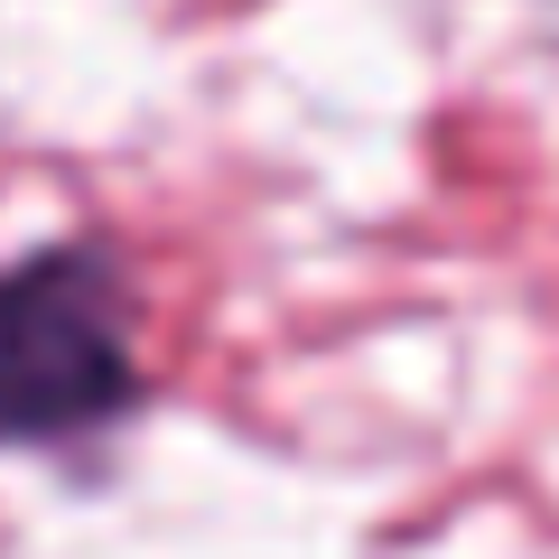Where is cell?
<instances>
[{
  "instance_id": "obj_1",
  "label": "cell",
  "mask_w": 559,
  "mask_h": 559,
  "mask_svg": "<svg viewBox=\"0 0 559 559\" xmlns=\"http://www.w3.org/2000/svg\"><path fill=\"white\" fill-rule=\"evenodd\" d=\"M140 411L121 271L94 242H38L0 271V448H75Z\"/></svg>"
}]
</instances>
